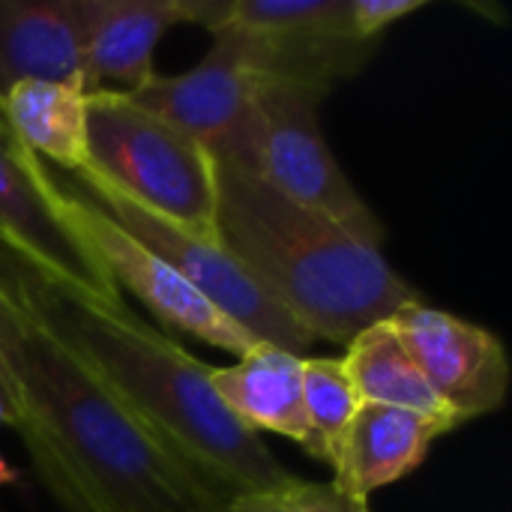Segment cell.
<instances>
[{
  "mask_svg": "<svg viewBox=\"0 0 512 512\" xmlns=\"http://www.w3.org/2000/svg\"><path fill=\"white\" fill-rule=\"evenodd\" d=\"M84 81H18L0 96V120L36 159L75 174L90 165Z\"/></svg>",
  "mask_w": 512,
  "mask_h": 512,
  "instance_id": "2e32d148",
  "label": "cell"
},
{
  "mask_svg": "<svg viewBox=\"0 0 512 512\" xmlns=\"http://www.w3.org/2000/svg\"><path fill=\"white\" fill-rule=\"evenodd\" d=\"M318 105L321 99L303 90L258 81L252 156L246 171L258 174L297 207L336 222L369 246H378L384 240V225L333 159L318 126Z\"/></svg>",
  "mask_w": 512,
  "mask_h": 512,
  "instance_id": "52a82bcc",
  "label": "cell"
},
{
  "mask_svg": "<svg viewBox=\"0 0 512 512\" xmlns=\"http://www.w3.org/2000/svg\"><path fill=\"white\" fill-rule=\"evenodd\" d=\"M69 177V183L75 189H84V195L96 207H102L123 231H129L150 252H156L201 297H207L222 315H228L258 342H270L300 357L312 348L315 339L273 297L264 294V288L246 273V267L225 249L219 234H198L165 219L162 213L150 210L147 204L114 186L93 165Z\"/></svg>",
  "mask_w": 512,
  "mask_h": 512,
  "instance_id": "8992f818",
  "label": "cell"
},
{
  "mask_svg": "<svg viewBox=\"0 0 512 512\" xmlns=\"http://www.w3.org/2000/svg\"><path fill=\"white\" fill-rule=\"evenodd\" d=\"M213 162L219 240L315 342L348 345L366 327L423 303L378 246L297 207L258 174Z\"/></svg>",
  "mask_w": 512,
  "mask_h": 512,
  "instance_id": "3957f363",
  "label": "cell"
},
{
  "mask_svg": "<svg viewBox=\"0 0 512 512\" xmlns=\"http://www.w3.org/2000/svg\"><path fill=\"white\" fill-rule=\"evenodd\" d=\"M129 102L198 141L213 159L240 168L252 156L258 78L240 63L228 42L213 39L210 54L183 75H153Z\"/></svg>",
  "mask_w": 512,
  "mask_h": 512,
  "instance_id": "9c48e42d",
  "label": "cell"
},
{
  "mask_svg": "<svg viewBox=\"0 0 512 512\" xmlns=\"http://www.w3.org/2000/svg\"><path fill=\"white\" fill-rule=\"evenodd\" d=\"M18 81H84L78 0H0V96Z\"/></svg>",
  "mask_w": 512,
  "mask_h": 512,
  "instance_id": "9a60e30c",
  "label": "cell"
},
{
  "mask_svg": "<svg viewBox=\"0 0 512 512\" xmlns=\"http://www.w3.org/2000/svg\"><path fill=\"white\" fill-rule=\"evenodd\" d=\"M81 72L87 93L120 84L138 90L153 72V51L168 27L186 24L183 0H78Z\"/></svg>",
  "mask_w": 512,
  "mask_h": 512,
  "instance_id": "7c38bea8",
  "label": "cell"
},
{
  "mask_svg": "<svg viewBox=\"0 0 512 512\" xmlns=\"http://www.w3.org/2000/svg\"><path fill=\"white\" fill-rule=\"evenodd\" d=\"M12 477H15V471L0 459V486H6V483H12Z\"/></svg>",
  "mask_w": 512,
  "mask_h": 512,
  "instance_id": "7402d4cb",
  "label": "cell"
},
{
  "mask_svg": "<svg viewBox=\"0 0 512 512\" xmlns=\"http://www.w3.org/2000/svg\"><path fill=\"white\" fill-rule=\"evenodd\" d=\"M45 192L60 222L96 255L114 288H126L135 300H141L165 330L201 339L234 357H243L258 342L252 333L222 315L207 297H201L156 252L123 231L81 189H75L72 183H60L57 174L48 171Z\"/></svg>",
  "mask_w": 512,
  "mask_h": 512,
  "instance_id": "ba28073f",
  "label": "cell"
},
{
  "mask_svg": "<svg viewBox=\"0 0 512 512\" xmlns=\"http://www.w3.org/2000/svg\"><path fill=\"white\" fill-rule=\"evenodd\" d=\"M87 147L90 165L135 201L189 231L216 234V162L198 141L102 87L87 96Z\"/></svg>",
  "mask_w": 512,
  "mask_h": 512,
  "instance_id": "277c9868",
  "label": "cell"
},
{
  "mask_svg": "<svg viewBox=\"0 0 512 512\" xmlns=\"http://www.w3.org/2000/svg\"><path fill=\"white\" fill-rule=\"evenodd\" d=\"M261 84L324 99L378 51L351 21V0H222L210 27Z\"/></svg>",
  "mask_w": 512,
  "mask_h": 512,
  "instance_id": "5b68a950",
  "label": "cell"
},
{
  "mask_svg": "<svg viewBox=\"0 0 512 512\" xmlns=\"http://www.w3.org/2000/svg\"><path fill=\"white\" fill-rule=\"evenodd\" d=\"M0 408L6 411V420H9V426H12V429L21 435V429H24V414H21V405H18L15 387H12L9 375L3 372V366H0Z\"/></svg>",
  "mask_w": 512,
  "mask_h": 512,
  "instance_id": "44dd1931",
  "label": "cell"
},
{
  "mask_svg": "<svg viewBox=\"0 0 512 512\" xmlns=\"http://www.w3.org/2000/svg\"><path fill=\"white\" fill-rule=\"evenodd\" d=\"M210 384L231 417L252 435L273 432L300 444L312 459L318 447L303 402V357L255 342L234 366L210 369Z\"/></svg>",
  "mask_w": 512,
  "mask_h": 512,
  "instance_id": "4fadbf2b",
  "label": "cell"
},
{
  "mask_svg": "<svg viewBox=\"0 0 512 512\" xmlns=\"http://www.w3.org/2000/svg\"><path fill=\"white\" fill-rule=\"evenodd\" d=\"M48 168L0 120V246L36 276L99 297H120L96 255L72 237L45 192Z\"/></svg>",
  "mask_w": 512,
  "mask_h": 512,
  "instance_id": "8fae6325",
  "label": "cell"
},
{
  "mask_svg": "<svg viewBox=\"0 0 512 512\" xmlns=\"http://www.w3.org/2000/svg\"><path fill=\"white\" fill-rule=\"evenodd\" d=\"M303 402L318 462L336 468L345 435L363 405L342 357H303Z\"/></svg>",
  "mask_w": 512,
  "mask_h": 512,
  "instance_id": "ac0fdd59",
  "label": "cell"
},
{
  "mask_svg": "<svg viewBox=\"0 0 512 512\" xmlns=\"http://www.w3.org/2000/svg\"><path fill=\"white\" fill-rule=\"evenodd\" d=\"M426 0H351V21L363 39L381 42V33L405 15L423 9Z\"/></svg>",
  "mask_w": 512,
  "mask_h": 512,
  "instance_id": "ffe728a7",
  "label": "cell"
},
{
  "mask_svg": "<svg viewBox=\"0 0 512 512\" xmlns=\"http://www.w3.org/2000/svg\"><path fill=\"white\" fill-rule=\"evenodd\" d=\"M345 369L363 405H384L420 414L438 423L444 432H453L459 423L447 411V405L432 393L423 372L405 351L399 333L393 330L390 318L366 327L345 345Z\"/></svg>",
  "mask_w": 512,
  "mask_h": 512,
  "instance_id": "e0dca14e",
  "label": "cell"
},
{
  "mask_svg": "<svg viewBox=\"0 0 512 512\" xmlns=\"http://www.w3.org/2000/svg\"><path fill=\"white\" fill-rule=\"evenodd\" d=\"M363 507L348 504L330 483H309L294 477L279 489L249 492L231 498L219 512H360Z\"/></svg>",
  "mask_w": 512,
  "mask_h": 512,
  "instance_id": "d6986e66",
  "label": "cell"
},
{
  "mask_svg": "<svg viewBox=\"0 0 512 512\" xmlns=\"http://www.w3.org/2000/svg\"><path fill=\"white\" fill-rule=\"evenodd\" d=\"M390 324L459 426L504 405L510 360L495 333L426 303L399 309Z\"/></svg>",
  "mask_w": 512,
  "mask_h": 512,
  "instance_id": "30bf717a",
  "label": "cell"
},
{
  "mask_svg": "<svg viewBox=\"0 0 512 512\" xmlns=\"http://www.w3.org/2000/svg\"><path fill=\"white\" fill-rule=\"evenodd\" d=\"M0 366L33 468L63 512H219L129 420L36 297L30 267L0 246Z\"/></svg>",
  "mask_w": 512,
  "mask_h": 512,
  "instance_id": "6da1fadb",
  "label": "cell"
},
{
  "mask_svg": "<svg viewBox=\"0 0 512 512\" xmlns=\"http://www.w3.org/2000/svg\"><path fill=\"white\" fill-rule=\"evenodd\" d=\"M441 435L447 432L420 414L384 405H360L345 435L330 486L348 504L366 507L372 492L417 471Z\"/></svg>",
  "mask_w": 512,
  "mask_h": 512,
  "instance_id": "5bb4252c",
  "label": "cell"
},
{
  "mask_svg": "<svg viewBox=\"0 0 512 512\" xmlns=\"http://www.w3.org/2000/svg\"><path fill=\"white\" fill-rule=\"evenodd\" d=\"M33 276L36 297L129 420L222 507L294 480L261 435L219 402L210 369L141 321L123 297H99Z\"/></svg>",
  "mask_w": 512,
  "mask_h": 512,
  "instance_id": "7a4b0ae2",
  "label": "cell"
},
{
  "mask_svg": "<svg viewBox=\"0 0 512 512\" xmlns=\"http://www.w3.org/2000/svg\"><path fill=\"white\" fill-rule=\"evenodd\" d=\"M360 512H369V507H363V510H360Z\"/></svg>",
  "mask_w": 512,
  "mask_h": 512,
  "instance_id": "603a6c76",
  "label": "cell"
}]
</instances>
